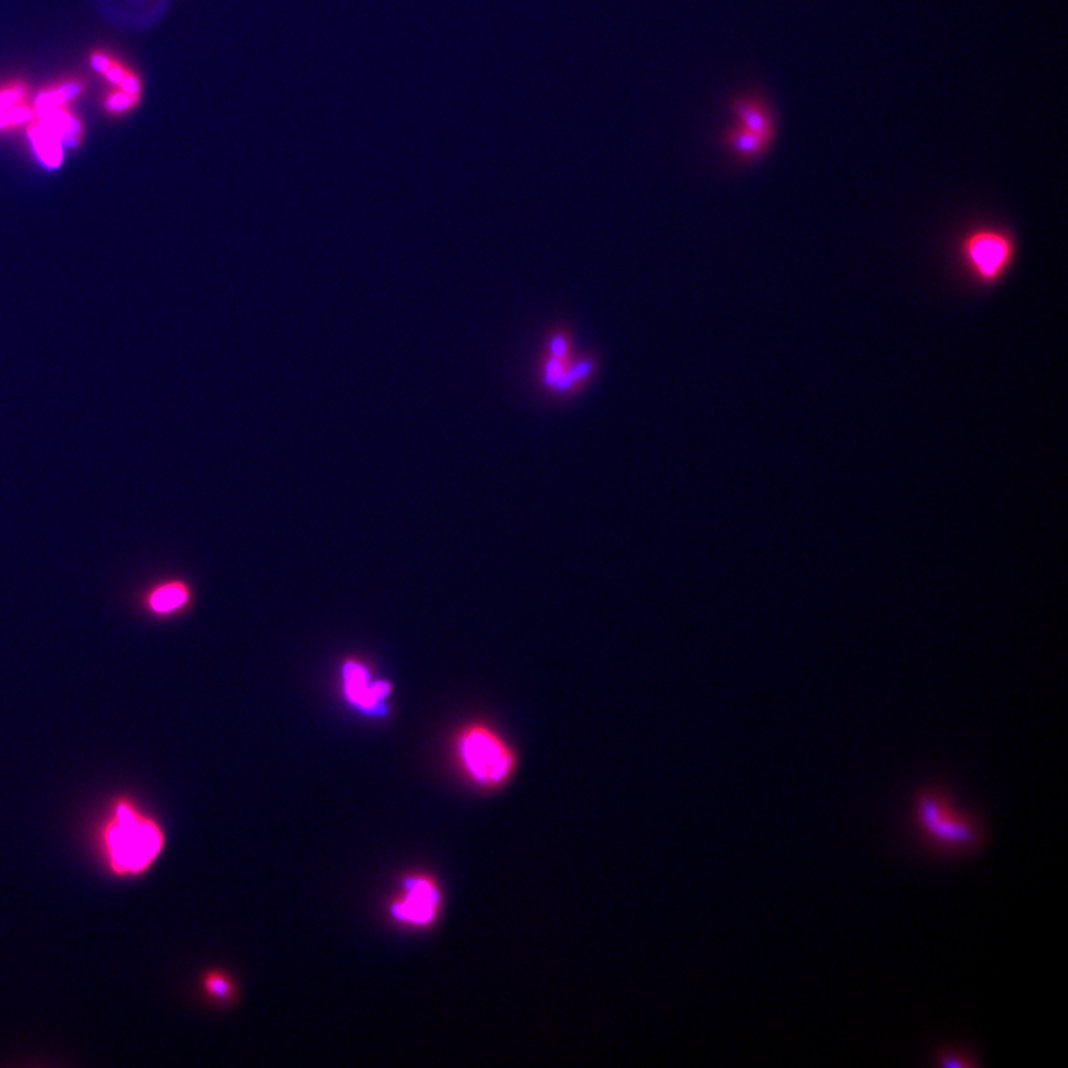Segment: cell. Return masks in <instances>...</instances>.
<instances>
[{
  "label": "cell",
  "instance_id": "52a82bcc",
  "mask_svg": "<svg viewBox=\"0 0 1068 1068\" xmlns=\"http://www.w3.org/2000/svg\"><path fill=\"white\" fill-rule=\"evenodd\" d=\"M730 110L735 115L739 127L760 135L764 140L773 143L775 138V118L772 110L758 95H739L730 103Z\"/></svg>",
  "mask_w": 1068,
  "mask_h": 1068
},
{
  "label": "cell",
  "instance_id": "ba28073f",
  "mask_svg": "<svg viewBox=\"0 0 1068 1068\" xmlns=\"http://www.w3.org/2000/svg\"><path fill=\"white\" fill-rule=\"evenodd\" d=\"M723 143L742 162L756 161L770 147L769 141L764 140L760 135L739 127L738 124L724 130Z\"/></svg>",
  "mask_w": 1068,
  "mask_h": 1068
},
{
  "label": "cell",
  "instance_id": "9c48e42d",
  "mask_svg": "<svg viewBox=\"0 0 1068 1068\" xmlns=\"http://www.w3.org/2000/svg\"><path fill=\"white\" fill-rule=\"evenodd\" d=\"M190 601V589L180 580L162 583L150 592L147 606L156 615H170L183 609Z\"/></svg>",
  "mask_w": 1068,
  "mask_h": 1068
},
{
  "label": "cell",
  "instance_id": "8992f818",
  "mask_svg": "<svg viewBox=\"0 0 1068 1068\" xmlns=\"http://www.w3.org/2000/svg\"><path fill=\"white\" fill-rule=\"evenodd\" d=\"M440 886L428 876H411L402 882L400 898L392 904L391 916L411 926H429L441 910Z\"/></svg>",
  "mask_w": 1068,
  "mask_h": 1068
},
{
  "label": "cell",
  "instance_id": "4fadbf2b",
  "mask_svg": "<svg viewBox=\"0 0 1068 1068\" xmlns=\"http://www.w3.org/2000/svg\"><path fill=\"white\" fill-rule=\"evenodd\" d=\"M570 361V359H569ZM563 359L552 358V356L545 355L542 365H540V383L546 391H554L557 383L560 382L563 377L564 371L567 368V362Z\"/></svg>",
  "mask_w": 1068,
  "mask_h": 1068
},
{
  "label": "cell",
  "instance_id": "3957f363",
  "mask_svg": "<svg viewBox=\"0 0 1068 1068\" xmlns=\"http://www.w3.org/2000/svg\"><path fill=\"white\" fill-rule=\"evenodd\" d=\"M454 754L463 773L483 788L502 787L517 769V756L511 745L484 723H471L459 730Z\"/></svg>",
  "mask_w": 1068,
  "mask_h": 1068
},
{
  "label": "cell",
  "instance_id": "7c38bea8",
  "mask_svg": "<svg viewBox=\"0 0 1068 1068\" xmlns=\"http://www.w3.org/2000/svg\"><path fill=\"white\" fill-rule=\"evenodd\" d=\"M597 367V358L595 356H572L570 361L567 362V373L570 374L579 389H582L594 377Z\"/></svg>",
  "mask_w": 1068,
  "mask_h": 1068
},
{
  "label": "cell",
  "instance_id": "277c9868",
  "mask_svg": "<svg viewBox=\"0 0 1068 1068\" xmlns=\"http://www.w3.org/2000/svg\"><path fill=\"white\" fill-rule=\"evenodd\" d=\"M1015 253L1014 238L994 227L971 230L960 244L962 262L982 285L997 284L1014 262Z\"/></svg>",
  "mask_w": 1068,
  "mask_h": 1068
},
{
  "label": "cell",
  "instance_id": "2e32d148",
  "mask_svg": "<svg viewBox=\"0 0 1068 1068\" xmlns=\"http://www.w3.org/2000/svg\"><path fill=\"white\" fill-rule=\"evenodd\" d=\"M137 94H130V92H121V94H115L109 100V107L113 110H122L125 107L134 103V98Z\"/></svg>",
  "mask_w": 1068,
  "mask_h": 1068
},
{
  "label": "cell",
  "instance_id": "e0dca14e",
  "mask_svg": "<svg viewBox=\"0 0 1068 1068\" xmlns=\"http://www.w3.org/2000/svg\"><path fill=\"white\" fill-rule=\"evenodd\" d=\"M20 97V89H8V91L0 92V112L11 109Z\"/></svg>",
  "mask_w": 1068,
  "mask_h": 1068
},
{
  "label": "cell",
  "instance_id": "5bb4252c",
  "mask_svg": "<svg viewBox=\"0 0 1068 1068\" xmlns=\"http://www.w3.org/2000/svg\"><path fill=\"white\" fill-rule=\"evenodd\" d=\"M545 355L552 356V358L563 359V361H569L572 358V339L570 334L563 328L552 331L546 340Z\"/></svg>",
  "mask_w": 1068,
  "mask_h": 1068
},
{
  "label": "cell",
  "instance_id": "30bf717a",
  "mask_svg": "<svg viewBox=\"0 0 1068 1068\" xmlns=\"http://www.w3.org/2000/svg\"><path fill=\"white\" fill-rule=\"evenodd\" d=\"M30 137H32L36 152H38L42 162H44L45 165H48V167H57L61 161L60 138L52 133L42 121H39L38 124L30 130Z\"/></svg>",
  "mask_w": 1068,
  "mask_h": 1068
},
{
  "label": "cell",
  "instance_id": "5b68a950",
  "mask_svg": "<svg viewBox=\"0 0 1068 1068\" xmlns=\"http://www.w3.org/2000/svg\"><path fill=\"white\" fill-rule=\"evenodd\" d=\"M340 692L348 707L368 718L388 717L394 684L376 677L370 665L358 658H346L340 665Z\"/></svg>",
  "mask_w": 1068,
  "mask_h": 1068
},
{
  "label": "cell",
  "instance_id": "8fae6325",
  "mask_svg": "<svg viewBox=\"0 0 1068 1068\" xmlns=\"http://www.w3.org/2000/svg\"><path fill=\"white\" fill-rule=\"evenodd\" d=\"M932 1057H934L935 1066L939 1067L972 1068L979 1066L977 1060H975L977 1057H975L974 1052L966 1048V1046H944V1048L936 1049Z\"/></svg>",
  "mask_w": 1068,
  "mask_h": 1068
},
{
  "label": "cell",
  "instance_id": "9a60e30c",
  "mask_svg": "<svg viewBox=\"0 0 1068 1068\" xmlns=\"http://www.w3.org/2000/svg\"><path fill=\"white\" fill-rule=\"evenodd\" d=\"M205 990L217 999H227L232 996L233 985L230 979L226 975L214 972V974L208 975L205 978Z\"/></svg>",
  "mask_w": 1068,
  "mask_h": 1068
},
{
  "label": "cell",
  "instance_id": "6da1fadb",
  "mask_svg": "<svg viewBox=\"0 0 1068 1068\" xmlns=\"http://www.w3.org/2000/svg\"><path fill=\"white\" fill-rule=\"evenodd\" d=\"M910 821L917 842L941 858L975 855L987 837L984 819L957 803L942 785H929L914 794Z\"/></svg>",
  "mask_w": 1068,
  "mask_h": 1068
},
{
  "label": "cell",
  "instance_id": "7a4b0ae2",
  "mask_svg": "<svg viewBox=\"0 0 1068 1068\" xmlns=\"http://www.w3.org/2000/svg\"><path fill=\"white\" fill-rule=\"evenodd\" d=\"M110 868L116 874H140L158 858L165 837L153 819L141 815L127 800L116 803L103 833Z\"/></svg>",
  "mask_w": 1068,
  "mask_h": 1068
}]
</instances>
